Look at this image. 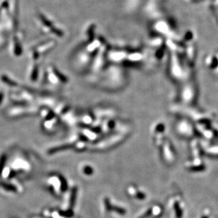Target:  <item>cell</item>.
<instances>
[{"label":"cell","mask_w":218,"mask_h":218,"mask_svg":"<svg viewBox=\"0 0 218 218\" xmlns=\"http://www.w3.org/2000/svg\"><path fill=\"white\" fill-rule=\"evenodd\" d=\"M48 184L50 185V187L52 189V192L57 196L60 195L65 190V181L62 180V178L60 176L53 175L50 177L48 179Z\"/></svg>","instance_id":"cell-1"},{"label":"cell","mask_w":218,"mask_h":218,"mask_svg":"<svg viewBox=\"0 0 218 218\" xmlns=\"http://www.w3.org/2000/svg\"><path fill=\"white\" fill-rule=\"evenodd\" d=\"M127 192L128 195L131 196V198L139 200V201H142L147 198V195H146L145 191H142L139 187L135 186V185H131L130 186H128Z\"/></svg>","instance_id":"cell-2"},{"label":"cell","mask_w":218,"mask_h":218,"mask_svg":"<svg viewBox=\"0 0 218 218\" xmlns=\"http://www.w3.org/2000/svg\"><path fill=\"white\" fill-rule=\"evenodd\" d=\"M93 167H91L89 165H86L82 166V172L84 174V175L88 176V175H92L93 174Z\"/></svg>","instance_id":"cell-3"}]
</instances>
